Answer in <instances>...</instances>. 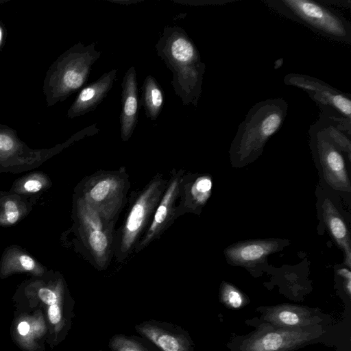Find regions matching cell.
Here are the masks:
<instances>
[{"label": "cell", "instance_id": "6da1fadb", "mask_svg": "<svg viewBox=\"0 0 351 351\" xmlns=\"http://www.w3.org/2000/svg\"><path fill=\"white\" fill-rule=\"evenodd\" d=\"M288 110L282 98L256 103L239 125L229 153L233 167L241 168L256 160L269 139L282 127Z\"/></svg>", "mask_w": 351, "mask_h": 351}, {"label": "cell", "instance_id": "7a4b0ae2", "mask_svg": "<svg viewBox=\"0 0 351 351\" xmlns=\"http://www.w3.org/2000/svg\"><path fill=\"white\" fill-rule=\"evenodd\" d=\"M168 180L158 174L133 198L125 220L114 234L113 252L118 262L125 261L149 228Z\"/></svg>", "mask_w": 351, "mask_h": 351}, {"label": "cell", "instance_id": "cb8c5ba5", "mask_svg": "<svg viewBox=\"0 0 351 351\" xmlns=\"http://www.w3.org/2000/svg\"><path fill=\"white\" fill-rule=\"evenodd\" d=\"M219 295L221 302L229 308H240L247 304V298L244 293L228 282L221 284Z\"/></svg>", "mask_w": 351, "mask_h": 351}, {"label": "cell", "instance_id": "f1b7e54d", "mask_svg": "<svg viewBox=\"0 0 351 351\" xmlns=\"http://www.w3.org/2000/svg\"><path fill=\"white\" fill-rule=\"evenodd\" d=\"M113 2H115V3H126L127 4H130V3H137L138 2V1H128V2H125V1H123V2H120V1H113Z\"/></svg>", "mask_w": 351, "mask_h": 351}, {"label": "cell", "instance_id": "4fadbf2b", "mask_svg": "<svg viewBox=\"0 0 351 351\" xmlns=\"http://www.w3.org/2000/svg\"><path fill=\"white\" fill-rule=\"evenodd\" d=\"M135 329L162 351H194L189 333L176 325L149 320L137 324Z\"/></svg>", "mask_w": 351, "mask_h": 351}, {"label": "cell", "instance_id": "e0dca14e", "mask_svg": "<svg viewBox=\"0 0 351 351\" xmlns=\"http://www.w3.org/2000/svg\"><path fill=\"white\" fill-rule=\"evenodd\" d=\"M117 72V69L106 72L96 81L83 87L69 109L67 117L73 119L94 110L112 89Z\"/></svg>", "mask_w": 351, "mask_h": 351}, {"label": "cell", "instance_id": "7c38bea8", "mask_svg": "<svg viewBox=\"0 0 351 351\" xmlns=\"http://www.w3.org/2000/svg\"><path fill=\"white\" fill-rule=\"evenodd\" d=\"M257 310L261 313L259 322L278 328H301L324 325L328 319L318 308L292 304L261 306Z\"/></svg>", "mask_w": 351, "mask_h": 351}, {"label": "cell", "instance_id": "484cf974", "mask_svg": "<svg viewBox=\"0 0 351 351\" xmlns=\"http://www.w3.org/2000/svg\"><path fill=\"white\" fill-rule=\"evenodd\" d=\"M56 291L49 287H40L38 291V296L42 302L50 306L58 302V296Z\"/></svg>", "mask_w": 351, "mask_h": 351}, {"label": "cell", "instance_id": "30bf717a", "mask_svg": "<svg viewBox=\"0 0 351 351\" xmlns=\"http://www.w3.org/2000/svg\"><path fill=\"white\" fill-rule=\"evenodd\" d=\"M156 49L157 55L172 72L174 70L202 62L200 54L185 30L178 26L163 29Z\"/></svg>", "mask_w": 351, "mask_h": 351}, {"label": "cell", "instance_id": "277c9868", "mask_svg": "<svg viewBox=\"0 0 351 351\" xmlns=\"http://www.w3.org/2000/svg\"><path fill=\"white\" fill-rule=\"evenodd\" d=\"M101 55L94 43H78L61 55L52 66L48 79L50 103L63 101L86 84L93 65Z\"/></svg>", "mask_w": 351, "mask_h": 351}, {"label": "cell", "instance_id": "8fae6325", "mask_svg": "<svg viewBox=\"0 0 351 351\" xmlns=\"http://www.w3.org/2000/svg\"><path fill=\"white\" fill-rule=\"evenodd\" d=\"M184 175L183 170L171 173L163 195L156 208L152 222L134 248L139 252L159 237L173 223L177 218L176 202L179 197L180 186Z\"/></svg>", "mask_w": 351, "mask_h": 351}, {"label": "cell", "instance_id": "83f0119b", "mask_svg": "<svg viewBox=\"0 0 351 351\" xmlns=\"http://www.w3.org/2000/svg\"><path fill=\"white\" fill-rule=\"evenodd\" d=\"M17 330L21 335L25 336L29 330V325L26 322H22L18 325Z\"/></svg>", "mask_w": 351, "mask_h": 351}, {"label": "cell", "instance_id": "d6986e66", "mask_svg": "<svg viewBox=\"0 0 351 351\" xmlns=\"http://www.w3.org/2000/svg\"><path fill=\"white\" fill-rule=\"evenodd\" d=\"M321 213L329 234L344 255L346 266L351 267V240L346 223L336 206L327 197L321 204Z\"/></svg>", "mask_w": 351, "mask_h": 351}, {"label": "cell", "instance_id": "8992f818", "mask_svg": "<svg viewBox=\"0 0 351 351\" xmlns=\"http://www.w3.org/2000/svg\"><path fill=\"white\" fill-rule=\"evenodd\" d=\"M130 188L124 168L119 171H100L84 178L75 188L81 197L106 219L115 222L126 202Z\"/></svg>", "mask_w": 351, "mask_h": 351}, {"label": "cell", "instance_id": "f546056e", "mask_svg": "<svg viewBox=\"0 0 351 351\" xmlns=\"http://www.w3.org/2000/svg\"><path fill=\"white\" fill-rule=\"evenodd\" d=\"M2 38H3V32H2L1 28L0 27V44L1 43Z\"/></svg>", "mask_w": 351, "mask_h": 351}, {"label": "cell", "instance_id": "5b68a950", "mask_svg": "<svg viewBox=\"0 0 351 351\" xmlns=\"http://www.w3.org/2000/svg\"><path fill=\"white\" fill-rule=\"evenodd\" d=\"M324 325L301 328H283L259 322L250 333L232 338L227 346L231 351H294L324 340Z\"/></svg>", "mask_w": 351, "mask_h": 351}, {"label": "cell", "instance_id": "603a6c76", "mask_svg": "<svg viewBox=\"0 0 351 351\" xmlns=\"http://www.w3.org/2000/svg\"><path fill=\"white\" fill-rule=\"evenodd\" d=\"M51 186V180L47 174L43 171H33L15 180L10 191L21 195L38 199Z\"/></svg>", "mask_w": 351, "mask_h": 351}, {"label": "cell", "instance_id": "ba28073f", "mask_svg": "<svg viewBox=\"0 0 351 351\" xmlns=\"http://www.w3.org/2000/svg\"><path fill=\"white\" fill-rule=\"evenodd\" d=\"M308 134L312 154L324 183L334 191L350 193L351 183L343 152L315 123Z\"/></svg>", "mask_w": 351, "mask_h": 351}, {"label": "cell", "instance_id": "7402d4cb", "mask_svg": "<svg viewBox=\"0 0 351 351\" xmlns=\"http://www.w3.org/2000/svg\"><path fill=\"white\" fill-rule=\"evenodd\" d=\"M139 104L144 108L146 117L151 121H156L162 110L164 92L152 75H147L143 81Z\"/></svg>", "mask_w": 351, "mask_h": 351}, {"label": "cell", "instance_id": "ffe728a7", "mask_svg": "<svg viewBox=\"0 0 351 351\" xmlns=\"http://www.w3.org/2000/svg\"><path fill=\"white\" fill-rule=\"evenodd\" d=\"M46 271L45 266L25 249L16 244L8 246L0 258L1 276H8L18 272H27L40 276Z\"/></svg>", "mask_w": 351, "mask_h": 351}, {"label": "cell", "instance_id": "9a60e30c", "mask_svg": "<svg viewBox=\"0 0 351 351\" xmlns=\"http://www.w3.org/2000/svg\"><path fill=\"white\" fill-rule=\"evenodd\" d=\"M212 186V179L208 175L184 174L180 186L177 217L201 211L210 196Z\"/></svg>", "mask_w": 351, "mask_h": 351}, {"label": "cell", "instance_id": "9c48e42d", "mask_svg": "<svg viewBox=\"0 0 351 351\" xmlns=\"http://www.w3.org/2000/svg\"><path fill=\"white\" fill-rule=\"evenodd\" d=\"M284 82L305 91L315 101L319 110H332L351 119L350 95L342 93L319 79L304 74H287L285 76Z\"/></svg>", "mask_w": 351, "mask_h": 351}, {"label": "cell", "instance_id": "4316f807", "mask_svg": "<svg viewBox=\"0 0 351 351\" xmlns=\"http://www.w3.org/2000/svg\"><path fill=\"white\" fill-rule=\"evenodd\" d=\"M48 318L49 322L53 325H56L62 321V312L58 302L49 306L48 308Z\"/></svg>", "mask_w": 351, "mask_h": 351}, {"label": "cell", "instance_id": "44dd1931", "mask_svg": "<svg viewBox=\"0 0 351 351\" xmlns=\"http://www.w3.org/2000/svg\"><path fill=\"white\" fill-rule=\"evenodd\" d=\"M37 200L10 191H0V226L8 227L20 222L30 213Z\"/></svg>", "mask_w": 351, "mask_h": 351}, {"label": "cell", "instance_id": "ac0fdd59", "mask_svg": "<svg viewBox=\"0 0 351 351\" xmlns=\"http://www.w3.org/2000/svg\"><path fill=\"white\" fill-rule=\"evenodd\" d=\"M206 65L199 62L178 68L173 71L171 84L183 105L197 106L202 93Z\"/></svg>", "mask_w": 351, "mask_h": 351}, {"label": "cell", "instance_id": "d4e9b609", "mask_svg": "<svg viewBox=\"0 0 351 351\" xmlns=\"http://www.w3.org/2000/svg\"><path fill=\"white\" fill-rule=\"evenodd\" d=\"M111 351H150L132 337L116 335L109 341Z\"/></svg>", "mask_w": 351, "mask_h": 351}, {"label": "cell", "instance_id": "5bb4252c", "mask_svg": "<svg viewBox=\"0 0 351 351\" xmlns=\"http://www.w3.org/2000/svg\"><path fill=\"white\" fill-rule=\"evenodd\" d=\"M285 245V241L280 239L247 240L227 247L224 256L230 264L249 268L263 263Z\"/></svg>", "mask_w": 351, "mask_h": 351}, {"label": "cell", "instance_id": "2e32d148", "mask_svg": "<svg viewBox=\"0 0 351 351\" xmlns=\"http://www.w3.org/2000/svg\"><path fill=\"white\" fill-rule=\"evenodd\" d=\"M121 88L120 130L121 140L126 142L131 138L136 127L140 108L136 71L134 66L125 73Z\"/></svg>", "mask_w": 351, "mask_h": 351}, {"label": "cell", "instance_id": "52a82bcc", "mask_svg": "<svg viewBox=\"0 0 351 351\" xmlns=\"http://www.w3.org/2000/svg\"><path fill=\"white\" fill-rule=\"evenodd\" d=\"M72 230L77 234L99 269H104L114 255V221L104 218L81 197L73 195Z\"/></svg>", "mask_w": 351, "mask_h": 351}, {"label": "cell", "instance_id": "3957f363", "mask_svg": "<svg viewBox=\"0 0 351 351\" xmlns=\"http://www.w3.org/2000/svg\"><path fill=\"white\" fill-rule=\"evenodd\" d=\"M275 12L301 23L324 37L343 43H351V25L339 13L313 0H267Z\"/></svg>", "mask_w": 351, "mask_h": 351}]
</instances>
